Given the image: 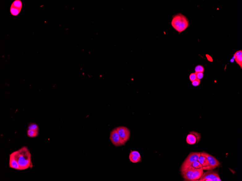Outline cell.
Wrapping results in <instances>:
<instances>
[{"instance_id":"ffe728a7","label":"cell","mask_w":242,"mask_h":181,"mask_svg":"<svg viewBox=\"0 0 242 181\" xmlns=\"http://www.w3.org/2000/svg\"><path fill=\"white\" fill-rule=\"evenodd\" d=\"M201 83V80L197 79L195 81L192 82V84L194 87H197L199 86Z\"/></svg>"},{"instance_id":"6da1fadb","label":"cell","mask_w":242,"mask_h":181,"mask_svg":"<svg viewBox=\"0 0 242 181\" xmlns=\"http://www.w3.org/2000/svg\"><path fill=\"white\" fill-rule=\"evenodd\" d=\"M12 153L20 166V170L32 168L33 165L32 162L31 154L27 147H23Z\"/></svg>"},{"instance_id":"ac0fdd59","label":"cell","mask_w":242,"mask_h":181,"mask_svg":"<svg viewBox=\"0 0 242 181\" xmlns=\"http://www.w3.org/2000/svg\"><path fill=\"white\" fill-rule=\"evenodd\" d=\"M195 71L196 73L202 72L205 71L204 67L201 65H199L195 67Z\"/></svg>"},{"instance_id":"7402d4cb","label":"cell","mask_w":242,"mask_h":181,"mask_svg":"<svg viewBox=\"0 0 242 181\" xmlns=\"http://www.w3.org/2000/svg\"><path fill=\"white\" fill-rule=\"evenodd\" d=\"M206 57L207 58L208 60H209V61L211 62L213 61V60H212V58L211 56L208 55V54L206 55Z\"/></svg>"},{"instance_id":"7a4b0ae2","label":"cell","mask_w":242,"mask_h":181,"mask_svg":"<svg viewBox=\"0 0 242 181\" xmlns=\"http://www.w3.org/2000/svg\"><path fill=\"white\" fill-rule=\"evenodd\" d=\"M171 24L176 31L181 33L188 28L189 22L186 16L182 14H179L172 18Z\"/></svg>"},{"instance_id":"5bb4252c","label":"cell","mask_w":242,"mask_h":181,"mask_svg":"<svg viewBox=\"0 0 242 181\" xmlns=\"http://www.w3.org/2000/svg\"><path fill=\"white\" fill-rule=\"evenodd\" d=\"M27 134L29 137L31 138L36 137L38 135L39 131L28 130H27Z\"/></svg>"},{"instance_id":"8fae6325","label":"cell","mask_w":242,"mask_h":181,"mask_svg":"<svg viewBox=\"0 0 242 181\" xmlns=\"http://www.w3.org/2000/svg\"><path fill=\"white\" fill-rule=\"evenodd\" d=\"M129 159L133 163L140 162H141V156L140 153L137 151H132L129 155Z\"/></svg>"},{"instance_id":"9a60e30c","label":"cell","mask_w":242,"mask_h":181,"mask_svg":"<svg viewBox=\"0 0 242 181\" xmlns=\"http://www.w3.org/2000/svg\"><path fill=\"white\" fill-rule=\"evenodd\" d=\"M237 64L239 65V66L240 67L241 69L242 68V55H234V56H233Z\"/></svg>"},{"instance_id":"5b68a950","label":"cell","mask_w":242,"mask_h":181,"mask_svg":"<svg viewBox=\"0 0 242 181\" xmlns=\"http://www.w3.org/2000/svg\"><path fill=\"white\" fill-rule=\"evenodd\" d=\"M201 155L207 158L210 164L209 166L203 167V170L209 171V170H213L215 168L219 167L220 165V162L213 156L207 153L204 152V151L201 152Z\"/></svg>"},{"instance_id":"d6986e66","label":"cell","mask_w":242,"mask_h":181,"mask_svg":"<svg viewBox=\"0 0 242 181\" xmlns=\"http://www.w3.org/2000/svg\"><path fill=\"white\" fill-rule=\"evenodd\" d=\"M189 79L190 81L193 82L195 80L197 79V76L196 75V73H191V74L189 76Z\"/></svg>"},{"instance_id":"e0dca14e","label":"cell","mask_w":242,"mask_h":181,"mask_svg":"<svg viewBox=\"0 0 242 181\" xmlns=\"http://www.w3.org/2000/svg\"><path fill=\"white\" fill-rule=\"evenodd\" d=\"M190 167L196 168V169H199V168H203L201 164L198 161L193 162Z\"/></svg>"},{"instance_id":"4fadbf2b","label":"cell","mask_w":242,"mask_h":181,"mask_svg":"<svg viewBox=\"0 0 242 181\" xmlns=\"http://www.w3.org/2000/svg\"><path fill=\"white\" fill-rule=\"evenodd\" d=\"M201 164L203 167H207L210 165L209 162L207 158L202 155H201L197 160Z\"/></svg>"},{"instance_id":"3957f363","label":"cell","mask_w":242,"mask_h":181,"mask_svg":"<svg viewBox=\"0 0 242 181\" xmlns=\"http://www.w3.org/2000/svg\"><path fill=\"white\" fill-rule=\"evenodd\" d=\"M204 173L203 168L196 169L190 167L181 172L182 176L185 179L190 181H196L199 179Z\"/></svg>"},{"instance_id":"30bf717a","label":"cell","mask_w":242,"mask_h":181,"mask_svg":"<svg viewBox=\"0 0 242 181\" xmlns=\"http://www.w3.org/2000/svg\"><path fill=\"white\" fill-rule=\"evenodd\" d=\"M22 7V2L16 0L12 3L10 8V12L12 15L17 16L20 13Z\"/></svg>"},{"instance_id":"44dd1931","label":"cell","mask_w":242,"mask_h":181,"mask_svg":"<svg viewBox=\"0 0 242 181\" xmlns=\"http://www.w3.org/2000/svg\"><path fill=\"white\" fill-rule=\"evenodd\" d=\"M197 79L199 80L202 79L204 77L203 73L202 72L196 73Z\"/></svg>"},{"instance_id":"277c9868","label":"cell","mask_w":242,"mask_h":181,"mask_svg":"<svg viewBox=\"0 0 242 181\" xmlns=\"http://www.w3.org/2000/svg\"><path fill=\"white\" fill-rule=\"evenodd\" d=\"M201 155V153L199 152H191L189 154L181 166L180 172L184 171L185 170L188 169L190 167L193 162L197 161L199 157Z\"/></svg>"},{"instance_id":"ba28073f","label":"cell","mask_w":242,"mask_h":181,"mask_svg":"<svg viewBox=\"0 0 242 181\" xmlns=\"http://www.w3.org/2000/svg\"><path fill=\"white\" fill-rule=\"evenodd\" d=\"M118 133L121 137L126 142L129 140L130 137V131L127 127L124 126H120L116 128Z\"/></svg>"},{"instance_id":"7c38bea8","label":"cell","mask_w":242,"mask_h":181,"mask_svg":"<svg viewBox=\"0 0 242 181\" xmlns=\"http://www.w3.org/2000/svg\"><path fill=\"white\" fill-rule=\"evenodd\" d=\"M9 167L14 169L20 170V166L12 153L10 155Z\"/></svg>"},{"instance_id":"2e32d148","label":"cell","mask_w":242,"mask_h":181,"mask_svg":"<svg viewBox=\"0 0 242 181\" xmlns=\"http://www.w3.org/2000/svg\"><path fill=\"white\" fill-rule=\"evenodd\" d=\"M28 130L39 131V126L36 124L34 123H31L28 126Z\"/></svg>"},{"instance_id":"52a82bcc","label":"cell","mask_w":242,"mask_h":181,"mask_svg":"<svg viewBox=\"0 0 242 181\" xmlns=\"http://www.w3.org/2000/svg\"><path fill=\"white\" fill-rule=\"evenodd\" d=\"M109 139L112 144L116 146H122L126 142L119 135L116 128L110 133Z\"/></svg>"},{"instance_id":"8992f818","label":"cell","mask_w":242,"mask_h":181,"mask_svg":"<svg viewBox=\"0 0 242 181\" xmlns=\"http://www.w3.org/2000/svg\"><path fill=\"white\" fill-rule=\"evenodd\" d=\"M199 181H221L217 171L213 170H209L203 173L202 175L198 180Z\"/></svg>"},{"instance_id":"9c48e42d","label":"cell","mask_w":242,"mask_h":181,"mask_svg":"<svg viewBox=\"0 0 242 181\" xmlns=\"http://www.w3.org/2000/svg\"><path fill=\"white\" fill-rule=\"evenodd\" d=\"M201 138L200 134L194 131L191 132L187 137L186 142L189 144H194L199 142Z\"/></svg>"}]
</instances>
